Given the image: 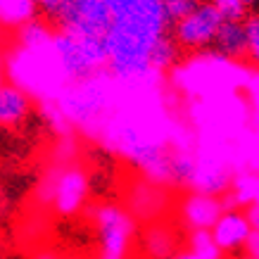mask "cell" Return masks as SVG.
I'll return each mask as SVG.
<instances>
[{
	"label": "cell",
	"instance_id": "obj_1",
	"mask_svg": "<svg viewBox=\"0 0 259 259\" xmlns=\"http://www.w3.org/2000/svg\"><path fill=\"white\" fill-rule=\"evenodd\" d=\"M169 81L164 74H150L145 79H119L117 102L102 124L95 143L145 179L174 186L171 134L179 114L169 105Z\"/></svg>",
	"mask_w": 259,
	"mask_h": 259
},
{
	"label": "cell",
	"instance_id": "obj_2",
	"mask_svg": "<svg viewBox=\"0 0 259 259\" xmlns=\"http://www.w3.org/2000/svg\"><path fill=\"white\" fill-rule=\"evenodd\" d=\"M117 93L119 79L110 69H105L93 76H86V79L71 81L55 98V102L64 112L71 128L95 143L102 124L107 121L112 107L117 102Z\"/></svg>",
	"mask_w": 259,
	"mask_h": 259
},
{
	"label": "cell",
	"instance_id": "obj_3",
	"mask_svg": "<svg viewBox=\"0 0 259 259\" xmlns=\"http://www.w3.org/2000/svg\"><path fill=\"white\" fill-rule=\"evenodd\" d=\"M166 76L169 86L186 100H202L243 91L252 76V69L238 60H228L214 53V55L193 57L188 62H179Z\"/></svg>",
	"mask_w": 259,
	"mask_h": 259
},
{
	"label": "cell",
	"instance_id": "obj_4",
	"mask_svg": "<svg viewBox=\"0 0 259 259\" xmlns=\"http://www.w3.org/2000/svg\"><path fill=\"white\" fill-rule=\"evenodd\" d=\"M5 60H8V81L26 91L36 102L55 100L69 86L53 40L38 48H22L15 43L5 53Z\"/></svg>",
	"mask_w": 259,
	"mask_h": 259
},
{
	"label": "cell",
	"instance_id": "obj_5",
	"mask_svg": "<svg viewBox=\"0 0 259 259\" xmlns=\"http://www.w3.org/2000/svg\"><path fill=\"white\" fill-rule=\"evenodd\" d=\"M83 214L95 228V238H98L95 259H134V250L141 238V224L131 217L124 204H88Z\"/></svg>",
	"mask_w": 259,
	"mask_h": 259
},
{
	"label": "cell",
	"instance_id": "obj_6",
	"mask_svg": "<svg viewBox=\"0 0 259 259\" xmlns=\"http://www.w3.org/2000/svg\"><path fill=\"white\" fill-rule=\"evenodd\" d=\"M53 46L69 83L107 69V46L102 33L71 31L57 26Z\"/></svg>",
	"mask_w": 259,
	"mask_h": 259
},
{
	"label": "cell",
	"instance_id": "obj_7",
	"mask_svg": "<svg viewBox=\"0 0 259 259\" xmlns=\"http://www.w3.org/2000/svg\"><path fill=\"white\" fill-rule=\"evenodd\" d=\"M174 188H166L162 183L145 179V176H136V179L126 181L124 190H121V204L131 212L138 224H155V221L169 219L174 212Z\"/></svg>",
	"mask_w": 259,
	"mask_h": 259
},
{
	"label": "cell",
	"instance_id": "obj_8",
	"mask_svg": "<svg viewBox=\"0 0 259 259\" xmlns=\"http://www.w3.org/2000/svg\"><path fill=\"white\" fill-rule=\"evenodd\" d=\"M88 197H91V174L86 164L81 159L71 164H62L50 214H57L62 219L79 217L88 209Z\"/></svg>",
	"mask_w": 259,
	"mask_h": 259
},
{
	"label": "cell",
	"instance_id": "obj_9",
	"mask_svg": "<svg viewBox=\"0 0 259 259\" xmlns=\"http://www.w3.org/2000/svg\"><path fill=\"white\" fill-rule=\"evenodd\" d=\"M221 22L224 19L212 3H202L193 12L171 24V38L179 43L181 50H204L214 46Z\"/></svg>",
	"mask_w": 259,
	"mask_h": 259
},
{
	"label": "cell",
	"instance_id": "obj_10",
	"mask_svg": "<svg viewBox=\"0 0 259 259\" xmlns=\"http://www.w3.org/2000/svg\"><path fill=\"white\" fill-rule=\"evenodd\" d=\"M224 209L226 207H224L221 195L200 193V190H183L174 202V221L183 233L200 231V228L209 231L219 221Z\"/></svg>",
	"mask_w": 259,
	"mask_h": 259
},
{
	"label": "cell",
	"instance_id": "obj_11",
	"mask_svg": "<svg viewBox=\"0 0 259 259\" xmlns=\"http://www.w3.org/2000/svg\"><path fill=\"white\" fill-rule=\"evenodd\" d=\"M60 29L71 31H86V33H102L112 24V12L107 0H67L62 12L57 15Z\"/></svg>",
	"mask_w": 259,
	"mask_h": 259
},
{
	"label": "cell",
	"instance_id": "obj_12",
	"mask_svg": "<svg viewBox=\"0 0 259 259\" xmlns=\"http://www.w3.org/2000/svg\"><path fill=\"white\" fill-rule=\"evenodd\" d=\"M138 243L148 259H171L181 250V228L169 219L145 224Z\"/></svg>",
	"mask_w": 259,
	"mask_h": 259
},
{
	"label": "cell",
	"instance_id": "obj_13",
	"mask_svg": "<svg viewBox=\"0 0 259 259\" xmlns=\"http://www.w3.org/2000/svg\"><path fill=\"white\" fill-rule=\"evenodd\" d=\"M209 231H212L217 245L226 254L228 252H245V245L252 236V226L243 209H224L219 221Z\"/></svg>",
	"mask_w": 259,
	"mask_h": 259
},
{
	"label": "cell",
	"instance_id": "obj_14",
	"mask_svg": "<svg viewBox=\"0 0 259 259\" xmlns=\"http://www.w3.org/2000/svg\"><path fill=\"white\" fill-rule=\"evenodd\" d=\"M33 98L26 91L5 81L0 83V128H17L31 117Z\"/></svg>",
	"mask_w": 259,
	"mask_h": 259
},
{
	"label": "cell",
	"instance_id": "obj_15",
	"mask_svg": "<svg viewBox=\"0 0 259 259\" xmlns=\"http://www.w3.org/2000/svg\"><path fill=\"white\" fill-rule=\"evenodd\" d=\"M214 48L217 53L228 60H238L243 62L247 57V29L243 22H221L217 38H214Z\"/></svg>",
	"mask_w": 259,
	"mask_h": 259
},
{
	"label": "cell",
	"instance_id": "obj_16",
	"mask_svg": "<svg viewBox=\"0 0 259 259\" xmlns=\"http://www.w3.org/2000/svg\"><path fill=\"white\" fill-rule=\"evenodd\" d=\"M36 0H3L0 3V29L17 33L22 26L33 22L38 17Z\"/></svg>",
	"mask_w": 259,
	"mask_h": 259
},
{
	"label": "cell",
	"instance_id": "obj_17",
	"mask_svg": "<svg viewBox=\"0 0 259 259\" xmlns=\"http://www.w3.org/2000/svg\"><path fill=\"white\" fill-rule=\"evenodd\" d=\"M60 169H62V164L48 162L46 169L40 171L38 181H36V186H33V202H36V209H38V212L50 214V207H53V200H55Z\"/></svg>",
	"mask_w": 259,
	"mask_h": 259
},
{
	"label": "cell",
	"instance_id": "obj_18",
	"mask_svg": "<svg viewBox=\"0 0 259 259\" xmlns=\"http://www.w3.org/2000/svg\"><path fill=\"white\" fill-rule=\"evenodd\" d=\"M55 36V29L48 22H43L40 17H36L33 22H29L26 26H22L19 31L15 33V43L22 48H38L50 43Z\"/></svg>",
	"mask_w": 259,
	"mask_h": 259
},
{
	"label": "cell",
	"instance_id": "obj_19",
	"mask_svg": "<svg viewBox=\"0 0 259 259\" xmlns=\"http://www.w3.org/2000/svg\"><path fill=\"white\" fill-rule=\"evenodd\" d=\"M186 247L193 250L197 257H202V259H226V252L217 245L212 231H207V228L188 231L186 233Z\"/></svg>",
	"mask_w": 259,
	"mask_h": 259
},
{
	"label": "cell",
	"instance_id": "obj_20",
	"mask_svg": "<svg viewBox=\"0 0 259 259\" xmlns=\"http://www.w3.org/2000/svg\"><path fill=\"white\" fill-rule=\"evenodd\" d=\"M179 57H181V48L179 43L166 33L164 38L159 40L157 46H155V50H152V60H150V64H152V69L159 71V74H169V71L179 64Z\"/></svg>",
	"mask_w": 259,
	"mask_h": 259
},
{
	"label": "cell",
	"instance_id": "obj_21",
	"mask_svg": "<svg viewBox=\"0 0 259 259\" xmlns=\"http://www.w3.org/2000/svg\"><path fill=\"white\" fill-rule=\"evenodd\" d=\"M81 159V143L79 134H67V136H55V145L50 150V162L55 164H71Z\"/></svg>",
	"mask_w": 259,
	"mask_h": 259
},
{
	"label": "cell",
	"instance_id": "obj_22",
	"mask_svg": "<svg viewBox=\"0 0 259 259\" xmlns=\"http://www.w3.org/2000/svg\"><path fill=\"white\" fill-rule=\"evenodd\" d=\"M38 112H40V117H43V121L48 124V128H50L55 136L76 134V131L71 128V124L67 121L64 112L60 110V105H57L55 100H40L38 102Z\"/></svg>",
	"mask_w": 259,
	"mask_h": 259
},
{
	"label": "cell",
	"instance_id": "obj_23",
	"mask_svg": "<svg viewBox=\"0 0 259 259\" xmlns=\"http://www.w3.org/2000/svg\"><path fill=\"white\" fill-rule=\"evenodd\" d=\"M224 22H243L247 17V5L243 0H209Z\"/></svg>",
	"mask_w": 259,
	"mask_h": 259
},
{
	"label": "cell",
	"instance_id": "obj_24",
	"mask_svg": "<svg viewBox=\"0 0 259 259\" xmlns=\"http://www.w3.org/2000/svg\"><path fill=\"white\" fill-rule=\"evenodd\" d=\"M245 29H247V62L259 69V15L245 17Z\"/></svg>",
	"mask_w": 259,
	"mask_h": 259
},
{
	"label": "cell",
	"instance_id": "obj_25",
	"mask_svg": "<svg viewBox=\"0 0 259 259\" xmlns=\"http://www.w3.org/2000/svg\"><path fill=\"white\" fill-rule=\"evenodd\" d=\"M245 100H247V107H250V121H252V128L259 134V69L252 71L250 81L245 86Z\"/></svg>",
	"mask_w": 259,
	"mask_h": 259
},
{
	"label": "cell",
	"instance_id": "obj_26",
	"mask_svg": "<svg viewBox=\"0 0 259 259\" xmlns=\"http://www.w3.org/2000/svg\"><path fill=\"white\" fill-rule=\"evenodd\" d=\"M197 5H202V0H164L166 19H169V24L179 22L181 17H186L188 12H193Z\"/></svg>",
	"mask_w": 259,
	"mask_h": 259
},
{
	"label": "cell",
	"instance_id": "obj_27",
	"mask_svg": "<svg viewBox=\"0 0 259 259\" xmlns=\"http://www.w3.org/2000/svg\"><path fill=\"white\" fill-rule=\"evenodd\" d=\"M36 5H38V10L43 12V15L57 19V15H60L62 8L67 5V0H36Z\"/></svg>",
	"mask_w": 259,
	"mask_h": 259
},
{
	"label": "cell",
	"instance_id": "obj_28",
	"mask_svg": "<svg viewBox=\"0 0 259 259\" xmlns=\"http://www.w3.org/2000/svg\"><path fill=\"white\" fill-rule=\"evenodd\" d=\"M243 212H245V217H247V221H250L252 231H257L259 233V207L257 204H247Z\"/></svg>",
	"mask_w": 259,
	"mask_h": 259
},
{
	"label": "cell",
	"instance_id": "obj_29",
	"mask_svg": "<svg viewBox=\"0 0 259 259\" xmlns=\"http://www.w3.org/2000/svg\"><path fill=\"white\" fill-rule=\"evenodd\" d=\"M245 252L259 259V233H257V231H252L250 240H247V245H245Z\"/></svg>",
	"mask_w": 259,
	"mask_h": 259
},
{
	"label": "cell",
	"instance_id": "obj_30",
	"mask_svg": "<svg viewBox=\"0 0 259 259\" xmlns=\"http://www.w3.org/2000/svg\"><path fill=\"white\" fill-rule=\"evenodd\" d=\"M31 259H60V252L53 250V247H38L31 254Z\"/></svg>",
	"mask_w": 259,
	"mask_h": 259
},
{
	"label": "cell",
	"instance_id": "obj_31",
	"mask_svg": "<svg viewBox=\"0 0 259 259\" xmlns=\"http://www.w3.org/2000/svg\"><path fill=\"white\" fill-rule=\"evenodd\" d=\"M171 259H202V257H197L195 252H193V250H188V247H181V250L176 252V254H174Z\"/></svg>",
	"mask_w": 259,
	"mask_h": 259
},
{
	"label": "cell",
	"instance_id": "obj_32",
	"mask_svg": "<svg viewBox=\"0 0 259 259\" xmlns=\"http://www.w3.org/2000/svg\"><path fill=\"white\" fill-rule=\"evenodd\" d=\"M8 81V60H5V53L0 50V83Z\"/></svg>",
	"mask_w": 259,
	"mask_h": 259
},
{
	"label": "cell",
	"instance_id": "obj_33",
	"mask_svg": "<svg viewBox=\"0 0 259 259\" xmlns=\"http://www.w3.org/2000/svg\"><path fill=\"white\" fill-rule=\"evenodd\" d=\"M238 259H257V257H252V254H247V252H243V254H240V257Z\"/></svg>",
	"mask_w": 259,
	"mask_h": 259
},
{
	"label": "cell",
	"instance_id": "obj_34",
	"mask_svg": "<svg viewBox=\"0 0 259 259\" xmlns=\"http://www.w3.org/2000/svg\"><path fill=\"white\" fill-rule=\"evenodd\" d=\"M245 5H247V8H250V5H254V3H257V0H243Z\"/></svg>",
	"mask_w": 259,
	"mask_h": 259
},
{
	"label": "cell",
	"instance_id": "obj_35",
	"mask_svg": "<svg viewBox=\"0 0 259 259\" xmlns=\"http://www.w3.org/2000/svg\"><path fill=\"white\" fill-rule=\"evenodd\" d=\"M252 204H257V207H259V190H257V197H254V202H252Z\"/></svg>",
	"mask_w": 259,
	"mask_h": 259
},
{
	"label": "cell",
	"instance_id": "obj_36",
	"mask_svg": "<svg viewBox=\"0 0 259 259\" xmlns=\"http://www.w3.org/2000/svg\"><path fill=\"white\" fill-rule=\"evenodd\" d=\"M0 50H3V36H0Z\"/></svg>",
	"mask_w": 259,
	"mask_h": 259
},
{
	"label": "cell",
	"instance_id": "obj_37",
	"mask_svg": "<svg viewBox=\"0 0 259 259\" xmlns=\"http://www.w3.org/2000/svg\"><path fill=\"white\" fill-rule=\"evenodd\" d=\"M0 3H3V0H0Z\"/></svg>",
	"mask_w": 259,
	"mask_h": 259
}]
</instances>
